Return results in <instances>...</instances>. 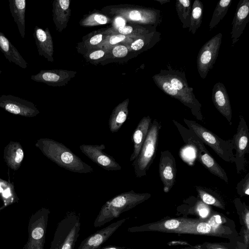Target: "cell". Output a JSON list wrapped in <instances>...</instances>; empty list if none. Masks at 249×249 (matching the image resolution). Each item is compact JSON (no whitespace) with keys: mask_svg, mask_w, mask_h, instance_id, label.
Segmentation results:
<instances>
[{"mask_svg":"<svg viewBox=\"0 0 249 249\" xmlns=\"http://www.w3.org/2000/svg\"><path fill=\"white\" fill-rule=\"evenodd\" d=\"M148 193H137L133 190L121 193L107 201L101 207L94 222V226L104 225L123 213L127 211L149 198Z\"/></svg>","mask_w":249,"mask_h":249,"instance_id":"cell-1","label":"cell"},{"mask_svg":"<svg viewBox=\"0 0 249 249\" xmlns=\"http://www.w3.org/2000/svg\"><path fill=\"white\" fill-rule=\"evenodd\" d=\"M173 122L184 142L191 144L196 148L199 161L211 173L228 183L229 179L226 172L212 157L199 137L191 130L186 128L177 121L173 120Z\"/></svg>","mask_w":249,"mask_h":249,"instance_id":"cell-2","label":"cell"},{"mask_svg":"<svg viewBox=\"0 0 249 249\" xmlns=\"http://www.w3.org/2000/svg\"><path fill=\"white\" fill-rule=\"evenodd\" d=\"M183 121L188 129L193 131L204 144L211 147L221 159L226 162H235L231 139L224 140L195 121L184 118Z\"/></svg>","mask_w":249,"mask_h":249,"instance_id":"cell-3","label":"cell"},{"mask_svg":"<svg viewBox=\"0 0 249 249\" xmlns=\"http://www.w3.org/2000/svg\"><path fill=\"white\" fill-rule=\"evenodd\" d=\"M47 142V154L58 165L71 172L87 174L93 172L91 166L85 163L66 145L50 140Z\"/></svg>","mask_w":249,"mask_h":249,"instance_id":"cell-4","label":"cell"},{"mask_svg":"<svg viewBox=\"0 0 249 249\" xmlns=\"http://www.w3.org/2000/svg\"><path fill=\"white\" fill-rule=\"evenodd\" d=\"M80 217L71 212L57 224L50 249H74L79 236Z\"/></svg>","mask_w":249,"mask_h":249,"instance_id":"cell-5","label":"cell"},{"mask_svg":"<svg viewBox=\"0 0 249 249\" xmlns=\"http://www.w3.org/2000/svg\"><path fill=\"white\" fill-rule=\"evenodd\" d=\"M160 123L156 119L152 122L148 132L137 158L133 161L135 176L141 178L146 176L156 155Z\"/></svg>","mask_w":249,"mask_h":249,"instance_id":"cell-6","label":"cell"},{"mask_svg":"<svg viewBox=\"0 0 249 249\" xmlns=\"http://www.w3.org/2000/svg\"><path fill=\"white\" fill-rule=\"evenodd\" d=\"M49 210L42 208L33 214L29 220L28 238L22 249H44Z\"/></svg>","mask_w":249,"mask_h":249,"instance_id":"cell-7","label":"cell"},{"mask_svg":"<svg viewBox=\"0 0 249 249\" xmlns=\"http://www.w3.org/2000/svg\"><path fill=\"white\" fill-rule=\"evenodd\" d=\"M153 79L160 89L188 107L196 119L203 121L204 118L201 112L202 106L196 98L195 94H190L173 88L169 82L160 73L153 76Z\"/></svg>","mask_w":249,"mask_h":249,"instance_id":"cell-8","label":"cell"},{"mask_svg":"<svg viewBox=\"0 0 249 249\" xmlns=\"http://www.w3.org/2000/svg\"><path fill=\"white\" fill-rule=\"evenodd\" d=\"M223 35L221 33L214 36L206 42L200 49L197 57L198 73L205 79L213 67L218 55Z\"/></svg>","mask_w":249,"mask_h":249,"instance_id":"cell-9","label":"cell"},{"mask_svg":"<svg viewBox=\"0 0 249 249\" xmlns=\"http://www.w3.org/2000/svg\"><path fill=\"white\" fill-rule=\"evenodd\" d=\"M239 118L236 132L231 139L235 150V163L238 174L244 170L246 162L245 155L249 153V128L244 117L240 116Z\"/></svg>","mask_w":249,"mask_h":249,"instance_id":"cell-10","label":"cell"},{"mask_svg":"<svg viewBox=\"0 0 249 249\" xmlns=\"http://www.w3.org/2000/svg\"><path fill=\"white\" fill-rule=\"evenodd\" d=\"M81 151L103 169L107 171H117L122 169L121 166L111 156L104 152L106 146L101 144H81Z\"/></svg>","mask_w":249,"mask_h":249,"instance_id":"cell-11","label":"cell"},{"mask_svg":"<svg viewBox=\"0 0 249 249\" xmlns=\"http://www.w3.org/2000/svg\"><path fill=\"white\" fill-rule=\"evenodd\" d=\"M159 167L163 191L168 193L174 186L177 176L176 160L168 150L161 151Z\"/></svg>","mask_w":249,"mask_h":249,"instance_id":"cell-12","label":"cell"},{"mask_svg":"<svg viewBox=\"0 0 249 249\" xmlns=\"http://www.w3.org/2000/svg\"><path fill=\"white\" fill-rule=\"evenodd\" d=\"M127 219L123 218L114 222L90 234L83 240L77 249H100Z\"/></svg>","mask_w":249,"mask_h":249,"instance_id":"cell-13","label":"cell"},{"mask_svg":"<svg viewBox=\"0 0 249 249\" xmlns=\"http://www.w3.org/2000/svg\"><path fill=\"white\" fill-rule=\"evenodd\" d=\"M249 0H240L238 4L232 23L231 33L232 45H234L242 34L249 21Z\"/></svg>","mask_w":249,"mask_h":249,"instance_id":"cell-14","label":"cell"},{"mask_svg":"<svg viewBox=\"0 0 249 249\" xmlns=\"http://www.w3.org/2000/svg\"><path fill=\"white\" fill-rule=\"evenodd\" d=\"M212 99L217 110L231 123V108L226 89L223 83L217 82L213 86Z\"/></svg>","mask_w":249,"mask_h":249,"instance_id":"cell-15","label":"cell"},{"mask_svg":"<svg viewBox=\"0 0 249 249\" xmlns=\"http://www.w3.org/2000/svg\"><path fill=\"white\" fill-rule=\"evenodd\" d=\"M151 123L152 119L150 116H144L141 120L134 130L132 136L133 151L130 156V161H133L138 156Z\"/></svg>","mask_w":249,"mask_h":249,"instance_id":"cell-16","label":"cell"},{"mask_svg":"<svg viewBox=\"0 0 249 249\" xmlns=\"http://www.w3.org/2000/svg\"><path fill=\"white\" fill-rule=\"evenodd\" d=\"M0 51L10 62L14 63L23 69H26L27 67V62L24 60L11 42L0 31Z\"/></svg>","mask_w":249,"mask_h":249,"instance_id":"cell-17","label":"cell"},{"mask_svg":"<svg viewBox=\"0 0 249 249\" xmlns=\"http://www.w3.org/2000/svg\"><path fill=\"white\" fill-rule=\"evenodd\" d=\"M159 73L169 82L173 88L180 91L194 94L193 89L189 86L184 73L169 68L168 70H161Z\"/></svg>","mask_w":249,"mask_h":249,"instance_id":"cell-18","label":"cell"},{"mask_svg":"<svg viewBox=\"0 0 249 249\" xmlns=\"http://www.w3.org/2000/svg\"><path fill=\"white\" fill-rule=\"evenodd\" d=\"M0 106L7 111L15 114L21 113L23 109H32L33 104L20 98L11 95L0 96Z\"/></svg>","mask_w":249,"mask_h":249,"instance_id":"cell-19","label":"cell"},{"mask_svg":"<svg viewBox=\"0 0 249 249\" xmlns=\"http://www.w3.org/2000/svg\"><path fill=\"white\" fill-rule=\"evenodd\" d=\"M8 2L12 16L18 26L21 37L24 38L25 37V13L26 1L25 0H9Z\"/></svg>","mask_w":249,"mask_h":249,"instance_id":"cell-20","label":"cell"},{"mask_svg":"<svg viewBox=\"0 0 249 249\" xmlns=\"http://www.w3.org/2000/svg\"><path fill=\"white\" fill-rule=\"evenodd\" d=\"M33 36L40 55L49 58L52 52V43L49 32L36 26Z\"/></svg>","mask_w":249,"mask_h":249,"instance_id":"cell-21","label":"cell"},{"mask_svg":"<svg viewBox=\"0 0 249 249\" xmlns=\"http://www.w3.org/2000/svg\"><path fill=\"white\" fill-rule=\"evenodd\" d=\"M127 116L128 110L126 104H122L116 107L111 114L108 121L110 132L112 133L118 132L126 121Z\"/></svg>","mask_w":249,"mask_h":249,"instance_id":"cell-22","label":"cell"},{"mask_svg":"<svg viewBox=\"0 0 249 249\" xmlns=\"http://www.w3.org/2000/svg\"><path fill=\"white\" fill-rule=\"evenodd\" d=\"M203 5L199 0H195L192 7L189 31L194 35L202 22Z\"/></svg>","mask_w":249,"mask_h":249,"instance_id":"cell-23","label":"cell"},{"mask_svg":"<svg viewBox=\"0 0 249 249\" xmlns=\"http://www.w3.org/2000/svg\"><path fill=\"white\" fill-rule=\"evenodd\" d=\"M176 9L183 28L189 27L192 12L191 1L177 0Z\"/></svg>","mask_w":249,"mask_h":249,"instance_id":"cell-24","label":"cell"},{"mask_svg":"<svg viewBox=\"0 0 249 249\" xmlns=\"http://www.w3.org/2000/svg\"><path fill=\"white\" fill-rule=\"evenodd\" d=\"M231 0H221L217 3L210 22V30L215 28L227 13Z\"/></svg>","mask_w":249,"mask_h":249,"instance_id":"cell-25","label":"cell"},{"mask_svg":"<svg viewBox=\"0 0 249 249\" xmlns=\"http://www.w3.org/2000/svg\"><path fill=\"white\" fill-rule=\"evenodd\" d=\"M202 201L209 205H218L219 202L212 195L198 186H195Z\"/></svg>","mask_w":249,"mask_h":249,"instance_id":"cell-26","label":"cell"},{"mask_svg":"<svg viewBox=\"0 0 249 249\" xmlns=\"http://www.w3.org/2000/svg\"><path fill=\"white\" fill-rule=\"evenodd\" d=\"M237 192L241 196L249 195V173H248L237 184Z\"/></svg>","mask_w":249,"mask_h":249,"instance_id":"cell-27","label":"cell"},{"mask_svg":"<svg viewBox=\"0 0 249 249\" xmlns=\"http://www.w3.org/2000/svg\"><path fill=\"white\" fill-rule=\"evenodd\" d=\"M128 52L127 49L123 45H119L114 48L112 53L117 57H123L125 56Z\"/></svg>","mask_w":249,"mask_h":249,"instance_id":"cell-28","label":"cell"},{"mask_svg":"<svg viewBox=\"0 0 249 249\" xmlns=\"http://www.w3.org/2000/svg\"><path fill=\"white\" fill-rule=\"evenodd\" d=\"M196 229L200 233H206L210 231L211 226L207 223H200L197 225Z\"/></svg>","mask_w":249,"mask_h":249,"instance_id":"cell-29","label":"cell"},{"mask_svg":"<svg viewBox=\"0 0 249 249\" xmlns=\"http://www.w3.org/2000/svg\"><path fill=\"white\" fill-rule=\"evenodd\" d=\"M179 225V222L176 219H171L167 220L164 223V227L169 230L175 229Z\"/></svg>","mask_w":249,"mask_h":249,"instance_id":"cell-30","label":"cell"},{"mask_svg":"<svg viewBox=\"0 0 249 249\" xmlns=\"http://www.w3.org/2000/svg\"><path fill=\"white\" fill-rule=\"evenodd\" d=\"M144 45V41L142 39H138L133 42L131 45V48L134 51H139L142 48Z\"/></svg>","mask_w":249,"mask_h":249,"instance_id":"cell-31","label":"cell"},{"mask_svg":"<svg viewBox=\"0 0 249 249\" xmlns=\"http://www.w3.org/2000/svg\"><path fill=\"white\" fill-rule=\"evenodd\" d=\"M129 17L133 20L140 21L143 20L141 13L138 10H133L129 13Z\"/></svg>","mask_w":249,"mask_h":249,"instance_id":"cell-32","label":"cell"},{"mask_svg":"<svg viewBox=\"0 0 249 249\" xmlns=\"http://www.w3.org/2000/svg\"><path fill=\"white\" fill-rule=\"evenodd\" d=\"M125 38V36L123 35H114L109 39V43L111 44H115L118 42H121L124 40Z\"/></svg>","mask_w":249,"mask_h":249,"instance_id":"cell-33","label":"cell"},{"mask_svg":"<svg viewBox=\"0 0 249 249\" xmlns=\"http://www.w3.org/2000/svg\"><path fill=\"white\" fill-rule=\"evenodd\" d=\"M105 53L102 50H98L91 53L89 55L91 59H97L104 56Z\"/></svg>","mask_w":249,"mask_h":249,"instance_id":"cell-34","label":"cell"},{"mask_svg":"<svg viewBox=\"0 0 249 249\" xmlns=\"http://www.w3.org/2000/svg\"><path fill=\"white\" fill-rule=\"evenodd\" d=\"M118 31L121 35H125L130 34L133 31V28L129 26H123L119 27Z\"/></svg>","mask_w":249,"mask_h":249,"instance_id":"cell-35","label":"cell"},{"mask_svg":"<svg viewBox=\"0 0 249 249\" xmlns=\"http://www.w3.org/2000/svg\"><path fill=\"white\" fill-rule=\"evenodd\" d=\"M198 212L199 215L202 217H206L209 213V210L208 208L203 204L199 205Z\"/></svg>","mask_w":249,"mask_h":249,"instance_id":"cell-36","label":"cell"},{"mask_svg":"<svg viewBox=\"0 0 249 249\" xmlns=\"http://www.w3.org/2000/svg\"><path fill=\"white\" fill-rule=\"evenodd\" d=\"M102 39V35L98 34L92 36L90 39L91 44L95 45L99 43Z\"/></svg>","mask_w":249,"mask_h":249,"instance_id":"cell-37","label":"cell"},{"mask_svg":"<svg viewBox=\"0 0 249 249\" xmlns=\"http://www.w3.org/2000/svg\"><path fill=\"white\" fill-rule=\"evenodd\" d=\"M94 18L98 23L101 24H106L107 22V18L102 15H96L95 16Z\"/></svg>","mask_w":249,"mask_h":249,"instance_id":"cell-38","label":"cell"},{"mask_svg":"<svg viewBox=\"0 0 249 249\" xmlns=\"http://www.w3.org/2000/svg\"><path fill=\"white\" fill-rule=\"evenodd\" d=\"M24 157L23 152L21 149L18 148L16 152L15 160L17 163L20 162Z\"/></svg>","mask_w":249,"mask_h":249,"instance_id":"cell-39","label":"cell"},{"mask_svg":"<svg viewBox=\"0 0 249 249\" xmlns=\"http://www.w3.org/2000/svg\"><path fill=\"white\" fill-rule=\"evenodd\" d=\"M59 2L60 6L62 9L67 10L68 9L70 5L69 0H60Z\"/></svg>","mask_w":249,"mask_h":249,"instance_id":"cell-40","label":"cell"},{"mask_svg":"<svg viewBox=\"0 0 249 249\" xmlns=\"http://www.w3.org/2000/svg\"><path fill=\"white\" fill-rule=\"evenodd\" d=\"M127 248L125 247H120L117 246H108L101 247L100 249H126Z\"/></svg>","mask_w":249,"mask_h":249,"instance_id":"cell-41","label":"cell"},{"mask_svg":"<svg viewBox=\"0 0 249 249\" xmlns=\"http://www.w3.org/2000/svg\"><path fill=\"white\" fill-rule=\"evenodd\" d=\"M116 23L119 27L124 26L125 24L124 20L121 18H118L116 19Z\"/></svg>","mask_w":249,"mask_h":249,"instance_id":"cell-42","label":"cell"},{"mask_svg":"<svg viewBox=\"0 0 249 249\" xmlns=\"http://www.w3.org/2000/svg\"><path fill=\"white\" fill-rule=\"evenodd\" d=\"M10 195V190L9 189H6L5 191H4L3 193V196L7 198L8 197H9Z\"/></svg>","mask_w":249,"mask_h":249,"instance_id":"cell-43","label":"cell"},{"mask_svg":"<svg viewBox=\"0 0 249 249\" xmlns=\"http://www.w3.org/2000/svg\"><path fill=\"white\" fill-rule=\"evenodd\" d=\"M156 1L160 3L161 5L170 1L169 0H156Z\"/></svg>","mask_w":249,"mask_h":249,"instance_id":"cell-44","label":"cell"},{"mask_svg":"<svg viewBox=\"0 0 249 249\" xmlns=\"http://www.w3.org/2000/svg\"><path fill=\"white\" fill-rule=\"evenodd\" d=\"M247 225L248 226V225H249V213H248L247 214Z\"/></svg>","mask_w":249,"mask_h":249,"instance_id":"cell-45","label":"cell"},{"mask_svg":"<svg viewBox=\"0 0 249 249\" xmlns=\"http://www.w3.org/2000/svg\"><path fill=\"white\" fill-rule=\"evenodd\" d=\"M2 192V189L1 187L0 184V192Z\"/></svg>","mask_w":249,"mask_h":249,"instance_id":"cell-46","label":"cell"},{"mask_svg":"<svg viewBox=\"0 0 249 249\" xmlns=\"http://www.w3.org/2000/svg\"><path fill=\"white\" fill-rule=\"evenodd\" d=\"M2 71H1V70L0 69V73H1Z\"/></svg>","mask_w":249,"mask_h":249,"instance_id":"cell-47","label":"cell"},{"mask_svg":"<svg viewBox=\"0 0 249 249\" xmlns=\"http://www.w3.org/2000/svg\"><path fill=\"white\" fill-rule=\"evenodd\" d=\"M217 249H222V248H218Z\"/></svg>","mask_w":249,"mask_h":249,"instance_id":"cell-48","label":"cell"},{"mask_svg":"<svg viewBox=\"0 0 249 249\" xmlns=\"http://www.w3.org/2000/svg\"><path fill=\"white\" fill-rule=\"evenodd\" d=\"M126 249H133L127 248Z\"/></svg>","mask_w":249,"mask_h":249,"instance_id":"cell-49","label":"cell"}]
</instances>
